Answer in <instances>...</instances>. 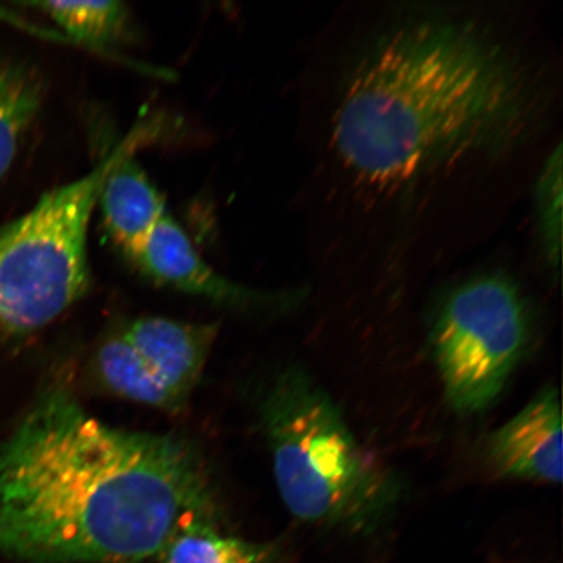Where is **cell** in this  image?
I'll use <instances>...</instances> for the list:
<instances>
[{
	"label": "cell",
	"instance_id": "cell-1",
	"mask_svg": "<svg viewBox=\"0 0 563 563\" xmlns=\"http://www.w3.org/2000/svg\"><path fill=\"white\" fill-rule=\"evenodd\" d=\"M188 443L91 417L48 389L0 443V554L34 563H140L210 512Z\"/></svg>",
	"mask_w": 563,
	"mask_h": 563
},
{
	"label": "cell",
	"instance_id": "cell-2",
	"mask_svg": "<svg viewBox=\"0 0 563 563\" xmlns=\"http://www.w3.org/2000/svg\"><path fill=\"white\" fill-rule=\"evenodd\" d=\"M540 108L530 74L481 25L406 21L351 75L334 144L358 179L399 186L446 162L517 144Z\"/></svg>",
	"mask_w": 563,
	"mask_h": 563
},
{
	"label": "cell",
	"instance_id": "cell-3",
	"mask_svg": "<svg viewBox=\"0 0 563 563\" xmlns=\"http://www.w3.org/2000/svg\"><path fill=\"white\" fill-rule=\"evenodd\" d=\"M262 417L277 487L294 517L362 537L389 519L400 497L397 478L357 442L306 373H284Z\"/></svg>",
	"mask_w": 563,
	"mask_h": 563
},
{
	"label": "cell",
	"instance_id": "cell-4",
	"mask_svg": "<svg viewBox=\"0 0 563 563\" xmlns=\"http://www.w3.org/2000/svg\"><path fill=\"white\" fill-rule=\"evenodd\" d=\"M146 131L122 141L93 170L47 192L0 229V342L44 329L82 299L90 286L88 234L98 195Z\"/></svg>",
	"mask_w": 563,
	"mask_h": 563
},
{
	"label": "cell",
	"instance_id": "cell-5",
	"mask_svg": "<svg viewBox=\"0 0 563 563\" xmlns=\"http://www.w3.org/2000/svg\"><path fill=\"white\" fill-rule=\"evenodd\" d=\"M522 295L501 274L464 282L449 295L433 332V349L448 398L477 412L501 393L527 341Z\"/></svg>",
	"mask_w": 563,
	"mask_h": 563
},
{
	"label": "cell",
	"instance_id": "cell-6",
	"mask_svg": "<svg viewBox=\"0 0 563 563\" xmlns=\"http://www.w3.org/2000/svg\"><path fill=\"white\" fill-rule=\"evenodd\" d=\"M129 258L156 284L194 297L236 307L258 305L264 298H269L236 285L211 267L196 251L185 230L168 214L130 253Z\"/></svg>",
	"mask_w": 563,
	"mask_h": 563
},
{
	"label": "cell",
	"instance_id": "cell-7",
	"mask_svg": "<svg viewBox=\"0 0 563 563\" xmlns=\"http://www.w3.org/2000/svg\"><path fill=\"white\" fill-rule=\"evenodd\" d=\"M488 460L497 473L520 481H562V412L558 391L547 389L492 435Z\"/></svg>",
	"mask_w": 563,
	"mask_h": 563
},
{
	"label": "cell",
	"instance_id": "cell-8",
	"mask_svg": "<svg viewBox=\"0 0 563 563\" xmlns=\"http://www.w3.org/2000/svg\"><path fill=\"white\" fill-rule=\"evenodd\" d=\"M121 334L154 377L185 406L206 368L218 328L165 317H141L126 323Z\"/></svg>",
	"mask_w": 563,
	"mask_h": 563
},
{
	"label": "cell",
	"instance_id": "cell-9",
	"mask_svg": "<svg viewBox=\"0 0 563 563\" xmlns=\"http://www.w3.org/2000/svg\"><path fill=\"white\" fill-rule=\"evenodd\" d=\"M97 207L106 229L126 256L167 214L164 197L133 154L119 162L104 179Z\"/></svg>",
	"mask_w": 563,
	"mask_h": 563
},
{
	"label": "cell",
	"instance_id": "cell-10",
	"mask_svg": "<svg viewBox=\"0 0 563 563\" xmlns=\"http://www.w3.org/2000/svg\"><path fill=\"white\" fill-rule=\"evenodd\" d=\"M158 555L161 563H276L278 551L224 533L201 512L183 520Z\"/></svg>",
	"mask_w": 563,
	"mask_h": 563
},
{
	"label": "cell",
	"instance_id": "cell-11",
	"mask_svg": "<svg viewBox=\"0 0 563 563\" xmlns=\"http://www.w3.org/2000/svg\"><path fill=\"white\" fill-rule=\"evenodd\" d=\"M96 364L102 384L117 396L167 412L183 408L122 334L102 344Z\"/></svg>",
	"mask_w": 563,
	"mask_h": 563
},
{
	"label": "cell",
	"instance_id": "cell-12",
	"mask_svg": "<svg viewBox=\"0 0 563 563\" xmlns=\"http://www.w3.org/2000/svg\"><path fill=\"white\" fill-rule=\"evenodd\" d=\"M42 10L75 42L98 52H110L129 37L130 11L122 2H44Z\"/></svg>",
	"mask_w": 563,
	"mask_h": 563
},
{
	"label": "cell",
	"instance_id": "cell-13",
	"mask_svg": "<svg viewBox=\"0 0 563 563\" xmlns=\"http://www.w3.org/2000/svg\"><path fill=\"white\" fill-rule=\"evenodd\" d=\"M41 100L37 76L23 67L0 63V180L10 170Z\"/></svg>",
	"mask_w": 563,
	"mask_h": 563
},
{
	"label": "cell",
	"instance_id": "cell-14",
	"mask_svg": "<svg viewBox=\"0 0 563 563\" xmlns=\"http://www.w3.org/2000/svg\"><path fill=\"white\" fill-rule=\"evenodd\" d=\"M537 217L541 246L549 265L559 271L562 244V146L548 158L539 176Z\"/></svg>",
	"mask_w": 563,
	"mask_h": 563
}]
</instances>
